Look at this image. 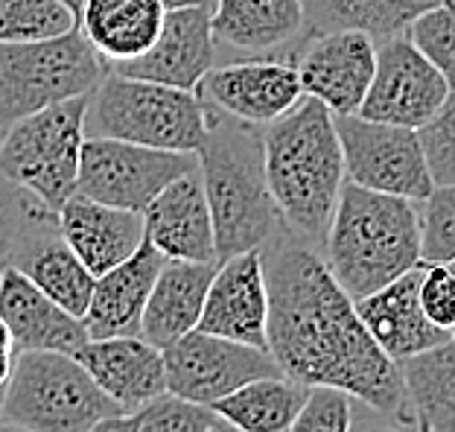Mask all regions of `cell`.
<instances>
[{
  "mask_svg": "<svg viewBox=\"0 0 455 432\" xmlns=\"http://www.w3.org/2000/svg\"><path fill=\"white\" fill-rule=\"evenodd\" d=\"M260 260L268 290L266 348L281 372L309 388H339L382 418L415 424L400 365L371 339L324 254L281 222Z\"/></svg>",
  "mask_w": 455,
  "mask_h": 432,
  "instance_id": "6da1fadb",
  "label": "cell"
},
{
  "mask_svg": "<svg viewBox=\"0 0 455 432\" xmlns=\"http://www.w3.org/2000/svg\"><path fill=\"white\" fill-rule=\"evenodd\" d=\"M263 158L281 222L322 252L345 184L333 111L304 94L298 106L263 126Z\"/></svg>",
  "mask_w": 455,
  "mask_h": 432,
  "instance_id": "7a4b0ae2",
  "label": "cell"
},
{
  "mask_svg": "<svg viewBox=\"0 0 455 432\" xmlns=\"http://www.w3.org/2000/svg\"><path fill=\"white\" fill-rule=\"evenodd\" d=\"M322 254L350 298H365L423 266L420 202L341 184Z\"/></svg>",
  "mask_w": 455,
  "mask_h": 432,
  "instance_id": "3957f363",
  "label": "cell"
},
{
  "mask_svg": "<svg viewBox=\"0 0 455 432\" xmlns=\"http://www.w3.org/2000/svg\"><path fill=\"white\" fill-rule=\"evenodd\" d=\"M204 196L211 204L216 257L263 249L277 228L281 213L268 193L263 126L228 117L208 106V135L196 152Z\"/></svg>",
  "mask_w": 455,
  "mask_h": 432,
  "instance_id": "277c9868",
  "label": "cell"
},
{
  "mask_svg": "<svg viewBox=\"0 0 455 432\" xmlns=\"http://www.w3.org/2000/svg\"><path fill=\"white\" fill-rule=\"evenodd\" d=\"M204 135L208 106L196 97V91L108 70L88 97L85 138H114L170 152H199Z\"/></svg>",
  "mask_w": 455,
  "mask_h": 432,
  "instance_id": "5b68a950",
  "label": "cell"
},
{
  "mask_svg": "<svg viewBox=\"0 0 455 432\" xmlns=\"http://www.w3.org/2000/svg\"><path fill=\"white\" fill-rule=\"evenodd\" d=\"M123 415L74 354L18 351L0 404V420L29 432H88Z\"/></svg>",
  "mask_w": 455,
  "mask_h": 432,
  "instance_id": "8992f818",
  "label": "cell"
},
{
  "mask_svg": "<svg viewBox=\"0 0 455 432\" xmlns=\"http://www.w3.org/2000/svg\"><path fill=\"white\" fill-rule=\"evenodd\" d=\"M88 97L61 100L15 120L0 143V172L53 213L76 193Z\"/></svg>",
  "mask_w": 455,
  "mask_h": 432,
  "instance_id": "52a82bcc",
  "label": "cell"
},
{
  "mask_svg": "<svg viewBox=\"0 0 455 432\" xmlns=\"http://www.w3.org/2000/svg\"><path fill=\"white\" fill-rule=\"evenodd\" d=\"M108 74L79 27L53 38L0 44V126L53 102L91 94Z\"/></svg>",
  "mask_w": 455,
  "mask_h": 432,
  "instance_id": "ba28073f",
  "label": "cell"
},
{
  "mask_svg": "<svg viewBox=\"0 0 455 432\" xmlns=\"http://www.w3.org/2000/svg\"><path fill=\"white\" fill-rule=\"evenodd\" d=\"M193 167H199L196 152L152 149L114 138H85L76 193L114 208L143 213L170 181Z\"/></svg>",
  "mask_w": 455,
  "mask_h": 432,
  "instance_id": "9c48e42d",
  "label": "cell"
},
{
  "mask_svg": "<svg viewBox=\"0 0 455 432\" xmlns=\"http://www.w3.org/2000/svg\"><path fill=\"white\" fill-rule=\"evenodd\" d=\"M333 120L347 181L411 202L429 196L435 181L429 176L418 129L365 120L359 115H333Z\"/></svg>",
  "mask_w": 455,
  "mask_h": 432,
  "instance_id": "30bf717a",
  "label": "cell"
},
{
  "mask_svg": "<svg viewBox=\"0 0 455 432\" xmlns=\"http://www.w3.org/2000/svg\"><path fill=\"white\" fill-rule=\"evenodd\" d=\"M164 368L167 392L202 406H213L251 380L283 374L266 348L204 333L199 327L164 348Z\"/></svg>",
  "mask_w": 455,
  "mask_h": 432,
  "instance_id": "8fae6325",
  "label": "cell"
},
{
  "mask_svg": "<svg viewBox=\"0 0 455 432\" xmlns=\"http://www.w3.org/2000/svg\"><path fill=\"white\" fill-rule=\"evenodd\" d=\"M450 97L441 70L406 33L377 41V70L356 115L391 126L423 129Z\"/></svg>",
  "mask_w": 455,
  "mask_h": 432,
  "instance_id": "7c38bea8",
  "label": "cell"
},
{
  "mask_svg": "<svg viewBox=\"0 0 455 432\" xmlns=\"http://www.w3.org/2000/svg\"><path fill=\"white\" fill-rule=\"evenodd\" d=\"M204 106L254 126H268L304 97L295 61L286 59H236L211 68L196 85Z\"/></svg>",
  "mask_w": 455,
  "mask_h": 432,
  "instance_id": "4fadbf2b",
  "label": "cell"
},
{
  "mask_svg": "<svg viewBox=\"0 0 455 432\" xmlns=\"http://www.w3.org/2000/svg\"><path fill=\"white\" fill-rule=\"evenodd\" d=\"M295 68L307 97L324 102L333 115H356L377 70V41L362 29L309 36Z\"/></svg>",
  "mask_w": 455,
  "mask_h": 432,
  "instance_id": "5bb4252c",
  "label": "cell"
},
{
  "mask_svg": "<svg viewBox=\"0 0 455 432\" xmlns=\"http://www.w3.org/2000/svg\"><path fill=\"white\" fill-rule=\"evenodd\" d=\"M211 6H172L164 15L161 33L147 53L108 65L111 74L158 82V85L196 91L202 76L216 65Z\"/></svg>",
  "mask_w": 455,
  "mask_h": 432,
  "instance_id": "9a60e30c",
  "label": "cell"
},
{
  "mask_svg": "<svg viewBox=\"0 0 455 432\" xmlns=\"http://www.w3.org/2000/svg\"><path fill=\"white\" fill-rule=\"evenodd\" d=\"M211 27L236 59L295 61L307 44L304 0H213Z\"/></svg>",
  "mask_w": 455,
  "mask_h": 432,
  "instance_id": "2e32d148",
  "label": "cell"
},
{
  "mask_svg": "<svg viewBox=\"0 0 455 432\" xmlns=\"http://www.w3.org/2000/svg\"><path fill=\"white\" fill-rule=\"evenodd\" d=\"M268 324V290L260 249L220 260L208 286L199 331L234 339V342L266 348ZM268 351V348H266Z\"/></svg>",
  "mask_w": 455,
  "mask_h": 432,
  "instance_id": "e0dca14e",
  "label": "cell"
},
{
  "mask_svg": "<svg viewBox=\"0 0 455 432\" xmlns=\"http://www.w3.org/2000/svg\"><path fill=\"white\" fill-rule=\"evenodd\" d=\"M143 236L167 260L216 263V240L211 204L204 196L199 167L170 181L147 211H143Z\"/></svg>",
  "mask_w": 455,
  "mask_h": 432,
  "instance_id": "ac0fdd59",
  "label": "cell"
},
{
  "mask_svg": "<svg viewBox=\"0 0 455 432\" xmlns=\"http://www.w3.org/2000/svg\"><path fill=\"white\" fill-rule=\"evenodd\" d=\"M74 356L91 380L120 406L123 415L140 412L149 400L167 392L164 351L143 336L88 339Z\"/></svg>",
  "mask_w": 455,
  "mask_h": 432,
  "instance_id": "d6986e66",
  "label": "cell"
},
{
  "mask_svg": "<svg viewBox=\"0 0 455 432\" xmlns=\"http://www.w3.org/2000/svg\"><path fill=\"white\" fill-rule=\"evenodd\" d=\"M420 269L423 266L400 275L397 281L386 284L382 290L354 301L371 339H374L397 365L452 339V333L435 327L427 318V313H423L420 298H418Z\"/></svg>",
  "mask_w": 455,
  "mask_h": 432,
  "instance_id": "ffe728a7",
  "label": "cell"
},
{
  "mask_svg": "<svg viewBox=\"0 0 455 432\" xmlns=\"http://www.w3.org/2000/svg\"><path fill=\"white\" fill-rule=\"evenodd\" d=\"M0 318L18 351L76 354L88 342L82 318L70 316L15 266L0 269Z\"/></svg>",
  "mask_w": 455,
  "mask_h": 432,
  "instance_id": "44dd1931",
  "label": "cell"
},
{
  "mask_svg": "<svg viewBox=\"0 0 455 432\" xmlns=\"http://www.w3.org/2000/svg\"><path fill=\"white\" fill-rule=\"evenodd\" d=\"M164 260L167 257L143 236L138 252L97 277L88 310L82 316L88 339L140 336L143 310Z\"/></svg>",
  "mask_w": 455,
  "mask_h": 432,
  "instance_id": "7402d4cb",
  "label": "cell"
},
{
  "mask_svg": "<svg viewBox=\"0 0 455 432\" xmlns=\"http://www.w3.org/2000/svg\"><path fill=\"white\" fill-rule=\"evenodd\" d=\"M59 231L85 269L100 277L143 243V213L114 208L74 193L59 211Z\"/></svg>",
  "mask_w": 455,
  "mask_h": 432,
  "instance_id": "603a6c76",
  "label": "cell"
},
{
  "mask_svg": "<svg viewBox=\"0 0 455 432\" xmlns=\"http://www.w3.org/2000/svg\"><path fill=\"white\" fill-rule=\"evenodd\" d=\"M216 263L193 260H164L158 277L152 284L147 310H143L140 336L155 348H167L175 339L199 327L208 286L216 275Z\"/></svg>",
  "mask_w": 455,
  "mask_h": 432,
  "instance_id": "cb8c5ba5",
  "label": "cell"
},
{
  "mask_svg": "<svg viewBox=\"0 0 455 432\" xmlns=\"http://www.w3.org/2000/svg\"><path fill=\"white\" fill-rule=\"evenodd\" d=\"M164 15V0H82L76 27L108 68L147 53L161 33Z\"/></svg>",
  "mask_w": 455,
  "mask_h": 432,
  "instance_id": "d4e9b609",
  "label": "cell"
},
{
  "mask_svg": "<svg viewBox=\"0 0 455 432\" xmlns=\"http://www.w3.org/2000/svg\"><path fill=\"white\" fill-rule=\"evenodd\" d=\"M12 266L24 272L41 292L53 298L59 307H65L70 316H85L97 277L85 269V263L65 243L59 231V220L29 234L27 243L18 249Z\"/></svg>",
  "mask_w": 455,
  "mask_h": 432,
  "instance_id": "484cf974",
  "label": "cell"
},
{
  "mask_svg": "<svg viewBox=\"0 0 455 432\" xmlns=\"http://www.w3.org/2000/svg\"><path fill=\"white\" fill-rule=\"evenodd\" d=\"M309 386L292 377H260L211 406L236 432H289L307 406Z\"/></svg>",
  "mask_w": 455,
  "mask_h": 432,
  "instance_id": "4316f807",
  "label": "cell"
},
{
  "mask_svg": "<svg viewBox=\"0 0 455 432\" xmlns=\"http://www.w3.org/2000/svg\"><path fill=\"white\" fill-rule=\"evenodd\" d=\"M441 0H304L307 38L330 29H362L374 41L406 33L420 12Z\"/></svg>",
  "mask_w": 455,
  "mask_h": 432,
  "instance_id": "83f0119b",
  "label": "cell"
},
{
  "mask_svg": "<svg viewBox=\"0 0 455 432\" xmlns=\"http://www.w3.org/2000/svg\"><path fill=\"white\" fill-rule=\"evenodd\" d=\"M400 374L429 432H455V339L400 363Z\"/></svg>",
  "mask_w": 455,
  "mask_h": 432,
  "instance_id": "f1b7e54d",
  "label": "cell"
},
{
  "mask_svg": "<svg viewBox=\"0 0 455 432\" xmlns=\"http://www.w3.org/2000/svg\"><path fill=\"white\" fill-rule=\"evenodd\" d=\"M76 27V12L61 0H0V44L53 38Z\"/></svg>",
  "mask_w": 455,
  "mask_h": 432,
  "instance_id": "f546056e",
  "label": "cell"
},
{
  "mask_svg": "<svg viewBox=\"0 0 455 432\" xmlns=\"http://www.w3.org/2000/svg\"><path fill=\"white\" fill-rule=\"evenodd\" d=\"M59 213L47 211L33 193L18 188L0 172V269L12 266L20 245L29 234H36L41 225L56 222Z\"/></svg>",
  "mask_w": 455,
  "mask_h": 432,
  "instance_id": "4dcf8cb0",
  "label": "cell"
},
{
  "mask_svg": "<svg viewBox=\"0 0 455 432\" xmlns=\"http://www.w3.org/2000/svg\"><path fill=\"white\" fill-rule=\"evenodd\" d=\"M415 44L432 65L447 79L450 91L455 88V0H441L427 12H420L406 29Z\"/></svg>",
  "mask_w": 455,
  "mask_h": 432,
  "instance_id": "1f68e13d",
  "label": "cell"
},
{
  "mask_svg": "<svg viewBox=\"0 0 455 432\" xmlns=\"http://www.w3.org/2000/svg\"><path fill=\"white\" fill-rule=\"evenodd\" d=\"M420 260H455V181L438 184L420 202Z\"/></svg>",
  "mask_w": 455,
  "mask_h": 432,
  "instance_id": "d6a6232c",
  "label": "cell"
},
{
  "mask_svg": "<svg viewBox=\"0 0 455 432\" xmlns=\"http://www.w3.org/2000/svg\"><path fill=\"white\" fill-rule=\"evenodd\" d=\"M216 418L211 406L164 392L138 412V432H211Z\"/></svg>",
  "mask_w": 455,
  "mask_h": 432,
  "instance_id": "836d02e7",
  "label": "cell"
},
{
  "mask_svg": "<svg viewBox=\"0 0 455 432\" xmlns=\"http://www.w3.org/2000/svg\"><path fill=\"white\" fill-rule=\"evenodd\" d=\"M418 132L435 188L438 184H452L455 181V88L443 100L438 115Z\"/></svg>",
  "mask_w": 455,
  "mask_h": 432,
  "instance_id": "e575fe53",
  "label": "cell"
},
{
  "mask_svg": "<svg viewBox=\"0 0 455 432\" xmlns=\"http://www.w3.org/2000/svg\"><path fill=\"white\" fill-rule=\"evenodd\" d=\"M354 424V397L339 388H309L307 406L289 432H350Z\"/></svg>",
  "mask_w": 455,
  "mask_h": 432,
  "instance_id": "d590c367",
  "label": "cell"
},
{
  "mask_svg": "<svg viewBox=\"0 0 455 432\" xmlns=\"http://www.w3.org/2000/svg\"><path fill=\"white\" fill-rule=\"evenodd\" d=\"M418 298L427 318L441 331H455V272L450 263H423Z\"/></svg>",
  "mask_w": 455,
  "mask_h": 432,
  "instance_id": "8d00e7d4",
  "label": "cell"
},
{
  "mask_svg": "<svg viewBox=\"0 0 455 432\" xmlns=\"http://www.w3.org/2000/svg\"><path fill=\"white\" fill-rule=\"evenodd\" d=\"M15 356H18V348L12 342V333H9L6 322L0 318V404H4V392L9 386V377H12Z\"/></svg>",
  "mask_w": 455,
  "mask_h": 432,
  "instance_id": "74e56055",
  "label": "cell"
},
{
  "mask_svg": "<svg viewBox=\"0 0 455 432\" xmlns=\"http://www.w3.org/2000/svg\"><path fill=\"white\" fill-rule=\"evenodd\" d=\"M88 432H138V412L134 415H114V418H106L100 420L94 429Z\"/></svg>",
  "mask_w": 455,
  "mask_h": 432,
  "instance_id": "f35d334b",
  "label": "cell"
},
{
  "mask_svg": "<svg viewBox=\"0 0 455 432\" xmlns=\"http://www.w3.org/2000/svg\"><path fill=\"white\" fill-rule=\"evenodd\" d=\"M415 424H418V418H415ZM415 424H400V420H365V424H350V432H415Z\"/></svg>",
  "mask_w": 455,
  "mask_h": 432,
  "instance_id": "ab89813d",
  "label": "cell"
},
{
  "mask_svg": "<svg viewBox=\"0 0 455 432\" xmlns=\"http://www.w3.org/2000/svg\"><path fill=\"white\" fill-rule=\"evenodd\" d=\"M167 9L172 6H213V0H164Z\"/></svg>",
  "mask_w": 455,
  "mask_h": 432,
  "instance_id": "60d3db41",
  "label": "cell"
},
{
  "mask_svg": "<svg viewBox=\"0 0 455 432\" xmlns=\"http://www.w3.org/2000/svg\"><path fill=\"white\" fill-rule=\"evenodd\" d=\"M211 432H236L231 424H228V420H222V418H216V424L211 427Z\"/></svg>",
  "mask_w": 455,
  "mask_h": 432,
  "instance_id": "b9f144b4",
  "label": "cell"
},
{
  "mask_svg": "<svg viewBox=\"0 0 455 432\" xmlns=\"http://www.w3.org/2000/svg\"><path fill=\"white\" fill-rule=\"evenodd\" d=\"M0 432H29V429L15 427V424H6V420H0Z\"/></svg>",
  "mask_w": 455,
  "mask_h": 432,
  "instance_id": "7bdbcfd3",
  "label": "cell"
},
{
  "mask_svg": "<svg viewBox=\"0 0 455 432\" xmlns=\"http://www.w3.org/2000/svg\"><path fill=\"white\" fill-rule=\"evenodd\" d=\"M61 4H65V6H70V9H74V12L79 15V9H82V0H61Z\"/></svg>",
  "mask_w": 455,
  "mask_h": 432,
  "instance_id": "ee69618b",
  "label": "cell"
},
{
  "mask_svg": "<svg viewBox=\"0 0 455 432\" xmlns=\"http://www.w3.org/2000/svg\"><path fill=\"white\" fill-rule=\"evenodd\" d=\"M415 418H418V415H415ZM415 432H429L427 420H423V418H418V424H415Z\"/></svg>",
  "mask_w": 455,
  "mask_h": 432,
  "instance_id": "f6af8a7d",
  "label": "cell"
},
{
  "mask_svg": "<svg viewBox=\"0 0 455 432\" xmlns=\"http://www.w3.org/2000/svg\"><path fill=\"white\" fill-rule=\"evenodd\" d=\"M4 132H6V129H4V126H0V143H4Z\"/></svg>",
  "mask_w": 455,
  "mask_h": 432,
  "instance_id": "bcb514c9",
  "label": "cell"
},
{
  "mask_svg": "<svg viewBox=\"0 0 455 432\" xmlns=\"http://www.w3.org/2000/svg\"><path fill=\"white\" fill-rule=\"evenodd\" d=\"M450 266H452V272H455V260H452V263H450ZM452 339H455V331H452Z\"/></svg>",
  "mask_w": 455,
  "mask_h": 432,
  "instance_id": "7dc6e473",
  "label": "cell"
}]
</instances>
